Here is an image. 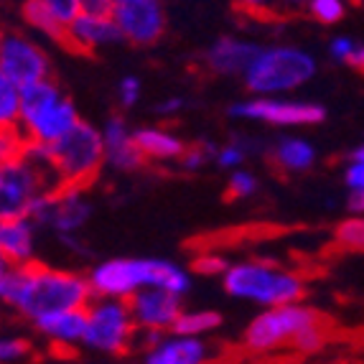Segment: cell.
Returning a JSON list of instances; mask_svg holds the SVG:
<instances>
[{
	"mask_svg": "<svg viewBox=\"0 0 364 364\" xmlns=\"http://www.w3.org/2000/svg\"><path fill=\"white\" fill-rule=\"evenodd\" d=\"M87 278L95 298L130 301L143 288H164L183 298L191 291V270L164 257H109L92 267Z\"/></svg>",
	"mask_w": 364,
	"mask_h": 364,
	"instance_id": "1",
	"label": "cell"
},
{
	"mask_svg": "<svg viewBox=\"0 0 364 364\" xmlns=\"http://www.w3.org/2000/svg\"><path fill=\"white\" fill-rule=\"evenodd\" d=\"M92 298L95 296H92L87 275L31 262V265H21V286L13 309L31 321H36L41 316L56 314V311L87 309Z\"/></svg>",
	"mask_w": 364,
	"mask_h": 364,
	"instance_id": "2",
	"label": "cell"
},
{
	"mask_svg": "<svg viewBox=\"0 0 364 364\" xmlns=\"http://www.w3.org/2000/svg\"><path fill=\"white\" fill-rule=\"evenodd\" d=\"M222 286L237 301H247L262 309L301 304L306 296V280L301 275L267 260L230 262L227 273L222 275Z\"/></svg>",
	"mask_w": 364,
	"mask_h": 364,
	"instance_id": "3",
	"label": "cell"
},
{
	"mask_svg": "<svg viewBox=\"0 0 364 364\" xmlns=\"http://www.w3.org/2000/svg\"><path fill=\"white\" fill-rule=\"evenodd\" d=\"M316 56L298 46H260L242 82L252 97H288L316 77Z\"/></svg>",
	"mask_w": 364,
	"mask_h": 364,
	"instance_id": "4",
	"label": "cell"
},
{
	"mask_svg": "<svg viewBox=\"0 0 364 364\" xmlns=\"http://www.w3.org/2000/svg\"><path fill=\"white\" fill-rule=\"evenodd\" d=\"M82 120L69 97L59 90L54 79H41L21 87V133L28 143L51 146L61 140Z\"/></svg>",
	"mask_w": 364,
	"mask_h": 364,
	"instance_id": "5",
	"label": "cell"
},
{
	"mask_svg": "<svg viewBox=\"0 0 364 364\" xmlns=\"http://www.w3.org/2000/svg\"><path fill=\"white\" fill-rule=\"evenodd\" d=\"M46 166L59 186L85 188L105 166L102 128L79 120L61 140L46 146Z\"/></svg>",
	"mask_w": 364,
	"mask_h": 364,
	"instance_id": "6",
	"label": "cell"
},
{
	"mask_svg": "<svg viewBox=\"0 0 364 364\" xmlns=\"http://www.w3.org/2000/svg\"><path fill=\"white\" fill-rule=\"evenodd\" d=\"M318 323H323L318 311L304 304L262 309L242 331V346L252 354L278 352L288 344L293 346L298 336L306 334L309 328L318 326Z\"/></svg>",
	"mask_w": 364,
	"mask_h": 364,
	"instance_id": "7",
	"label": "cell"
},
{
	"mask_svg": "<svg viewBox=\"0 0 364 364\" xmlns=\"http://www.w3.org/2000/svg\"><path fill=\"white\" fill-rule=\"evenodd\" d=\"M54 186H59V181L49 166L38 164L26 151L16 158L0 161V222L28 217L33 201Z\"/></svg>",
	"mask_w": 364,
	"mask_h": 364,
	"instance_id": "8",
	"label": "cell"
},
{
	"mask_svg": "<svg viewBox=\"0 0 364 364\" xmlns=\"http://www.w3.org/2000/svg\"><path fill=\"white\" fill-rule=\"evenodd\" d=\"M138 334L133 311L120 298H92L87 306V328L82 344L100 354L128 352Z\"/></svg>",
	"mask_w": 364,
	"mask_h": 364,
	"instance_id": "9",
	"label": "cell"
},
{
	"mask_svg": "<svg viewBox=\"0 0 364 364\" xmlns=\"http://www.w3.org/2000/svg\"><path fill=\"white\" fill-rule=\"evenodd\" d=\"M230 117L262 122L273 128H311L326 120V109L318 102L291 97H250L230 105Z\"/></svg>",
	"mask_w": 364,
	"mask_h": 364,
	"instance_id": "10",
	"label": "cell"
},
{
	"mask_svg": "<svg viewBox=\"0 0 364 364\" xmlns=\"http://www.w3.org/2000/svg\"><path fill=\"white\" fill-rule=\"evenodd\" d=\"M92 201L85 196L82 186H54L43 191L28 212L36 227H49L56 235H79L92 219Z\"/></svg>",
	"mask_w": 364,
	"mask_h": 364,
	"instance_id": "11",
	"label": "cell"
},
{
	"mask_svg": "<svg viewBox=\"0 0 364 364\" xmlns=\"http://www.w3.org/2000/svg\"><path fill=\"white\" fill-rule=\"evenodd\" d=\"M0 72L18 87L51 77V61L43 46L23 33H6L0 43Z\"/></svg>",
	"mask_w": 364,
	"mask_h": 364,
	"instance_id": "12",
	"label": "cell"
},
{
	"mask_svg": "<svg viewBox=\"0 0 364 364\" xmlns=\"http://www.w3.org/2000/svg\"><path fill=\"white\" fill-rule=\"evenodd\" d=\"M112 18L120 28L122 41L138 43V46H151L166 31L164 0H138L128 6H115Z\"/></svg>",
	"mask_w": 364,
	"mask_h": 364,
	"instance_id": "13",
	"label": "cell"
},
{
	"mask_svg": "<svg viewBox=\"0 0 364 364\" xmlns=\"http://www.w3.org/2000/svg\"><path fill=\"white\" fill-rule=\"evenodd\" d=\"M128 304L138 331H156V334L171 331L183 311L181 296L164 291V288H143Z\"/></svg>",
	"mask_w": 364,
	"mask_h": 364,
	"instance_id": "14",
	"label": "cell"
},
{
	"mask_svg": "<svg viewBox=\"0 0 364 364\" xmlns=\"http://www.w3.org/2000/svg\"><path fill=\"white\" fill-rule=\"evenodd\" d=\"M120 41L122 33L112 16L79 13L77 18L67 26V33H64V43L72 46L74 51H82V54H95V51L117 46Z\"/></svg>",
	"mask_w": 364,
	"mask_h": 364,
	"instance_id": "15",
	"label": "cell"
},
{
	"mask_svg": "<svg viewBox=\"0 0 364 364\" xmlns=\"http://www.w3.org/2000/svg\"><path fill=\"white\" fill-rule=\"evenodd\" d=\"M260 46L240 36H219L204 54V64L217 77H245Z\"/></svg>",
	"mask_w": 364,
	"mask_h": 364,
	"instance_id": "16",
	"label": "cell"
},
{
	"mask_svg": "<svg viewBox=\"0 0 364 364\" xmlns=\"http://www.w3.org/2000/svg\"><path fill=\"white\" fill-rule=\"evenodd\" d=\"M102 143H105V166L120 173L138 171L146 164V158L135 143V133L128 128L122 117H109L102 125Z\"/></svg>",
	"mask_w": 364,
	"mask_h": 364,
	"instance_id": "17",
	"label": "cell"
},
{
	"mask_svg": "<svg viewBox=\"0 0 364 364\" xmlns=\"http://www.w3.org/2000/svg\"><path fill=\"white\" fill-rule=\"evenodd\" d=\"M212 362V346L207 339L196 336L171 334L161 336L153 346H148L143 364H209Z\"/></svg>",
	"mask_w": 364,
	"mask_h": 364,
	"instance_id": "18",
	"label": "cell"
},
{
	"mask_svg": "<svg viewBox=\"0 0 364 364\" xmlns=\"http://www.w3.org/2000/svg\"><path fill=\"white\" fill-rule=\"evenodd\" d=\"M36 230L38 227L28 217L0 222V255L8 265L36 262Z\"/></svg>",
	"mask_w": 364,
	"mask_h": 364,
	"instance_id": "19",
	"label": "cell"
},
{
	"mask_svg": "<svg viewBox=\"0 0 364 364\" xmlns=\"http://www.w3.org/2000/svg\"><path fill=\"white\" fill-rule=\"evenodd\" d=\"M36 331L51 341V344H82L87 328V309H69L46 314L33 321Z\"/></svg>",
	"mask_w": 364,
	"mask_h": 364,
	"instance_id": "20",
	"label": "cell"
},
{
	"mask_svg": "<svg viewBox=\"0 0 364 364\" xmlns=\"http://www.w3.org/2000/svg\"><path fill=\"white\" fill-rule=\"evenodd\" d=\"M135 143L146 161H158V164H171V161H181L186 143L178 138L173 130L161 128V125H143L133 130Z\"/></svg>",
	"mask_w": 364,
	"mask_h": 364,
	"instance_id": "21",
	"label": "cell"
},
{
	"mask_svg": "<svg viewBox=\"0 0 364 364\" xmlns=\"http://www.w3.org/2000/svg\"><path fill=\"white\" fill-rule=\"evenodd\" d=\"M273 164L286 173H304V171L314 168V143L309 138H301V135H283L273 146Z\"/></svg>",
	"mask_w": 364,
	"mask_h": 364,
	"instance_id": "22",
	"label": "cell"
},
{
	"mask_svg": "<svg viewBox=\"0 0 364 364\" xmlns=\"http://www.w3.org/2000/svg\"><path fill=\"white\" fill-rule=\"evenodd\" d=\"M222 326V314L214 309H191L181 311V316L176 318L171 334L181 336H196V339H207L209 334H214Z\"/></svg>",
	"mask_w": 364,
	"mask_h": 364,
	"instance_id": "23",
	"label": "cell"
},
{
	"mask_svg": "<svg viewBox=\"0 0 364 364\" xmlns=\"http://www.w3.org/2000/svg\"><path fill=\"white\" fill-rule=\"evenodd\" d=\"M23 21L36 31L38 36H46L51 41L64 43V33H67V26L56 18L49 8L43 6L41 0H26L23 3Z\"/></svg>",
	"mask_w": 364,
	"mask_h": 364,
	"instance_id": "24",
	"label": "cell"
},
{
	"mask_svg": "<svg viewBox=\"0 0 364 364\" xmlns=\"http://www.w3.org/2000/svg\"><path fill=\"white\" fill-rule=\"evenodd\" d=\"M21 125V87L0 72V130H16Z\"/></svg>",
	"mask_w": 364,
	"mask_h": 364,
	"instance_id": "25",
	"label": "cell"
},
{
	"mask_svg": "<svg viewBox=\"0 0 364 364\" xmlns=\"http://www.w3.org/2000/svg\"><path fill=\"white\" fill-rule=\"evenodd\" d=\"M334 242L346 252H364V217L349 214L334 230Z\"/></svg>",
	"mask_w": 364,
	"mask_h": 364,
	"instance_id": "26",
	"label": "cell"
},
{
	"mask_svg": "<svg viewBox=\"0 0 364 364\" xmlns=\"http://www.w3.org/2000/svg\"><path fill=\"white\" fill-rule=\"evenodd\" d=\"M252 151H255V146L247 143L245 138H232L230 143H225V146H217L214 164L225 171L245 168V164H247V158L252 156Z\"/></svg>",
	"mask_w": 364,
	"mask_h": 364,
	"instance_id": "27",
	"label": "cell"
},
{
	"mask_svg": "<svg viewBox=\"0 0 364 364\" xmlns=\"http://www.w3.org/2000/svg\"><path fill=\"white\" fill-rule=\"evenodd\" d=\"M257 188H260V181L252 171L247 168H237L230 173L227 178V196L235 201H245V199H252L257 194Z\"/></svg>",
	"mask_w": 364,
	"mask_h": 364,
	"instance_id": "28",
	"label": "cell"
},
{
	"mask_svg": "<svg viewBox=\"0 0 364 364\" xmlns=\"http://www.w3.org/2000/svg\"><path fill=\"white\" fill-rule=\"evenodd\" d=\"M306 11L318 23L334 26L346 16V0H306Z\"/></svg>",
	"mask_w": 364,
	"mask_h": 364,
	"instance_id": "29",
	"label": "cell"
},
{
	"mask_svg": "<svg viewBox=\"0 0 364 364\" xmlns=\"http://www.w3.org/2000/svg\"><path fill=\"white\" fill-rule=\"evenodd\" d=\"M214 156H217V146L209 143V140H204V143L186 146V151H183L178 166H181L183 171H199L207 164H214Z\"/></svg>",
	"mask_w": 364,
	"mask_h": 364,
	"instance_id": "30",
	"label": "cell"
},
{
	"mask_svg": "<svg viewBox=\"0 0 364 364\" xmlns=\"http://www.w3.org/2000/svg\"><path fill=\"white\" fill-rule=\"evenodd\" d=\"M230 267V260L219 252H201V255L194 257L191 262V273L196 275H207V278H222Z\"/></svg>",
	"mask_w": 364,
	"mask_h": 364,
	"instance_id": "31",
	"label": "cell"
},
{
	"mask_svg": "<svg viewBox=\"0 0 364 364\" xmlns=\"http://www.w3.org/2000/svg\"><path fill=\"white\" fill-rule=\"evenodd\" d=\"M31 354V344L23 336H0V364H18Z\"/></svg>",
	"mask_w": 364,
	"mask_h": 364,
	"instance_id": "32",
	"label": "cell"
},
{
	"mask_svg": "<svg viewBox=\"0 0 364 364\" xmlns=\"http://www.w3.org/2000/svg\"><path fill=\"white\" fill-rule=\"evenodd\" d=\"M21 286V265H0V304L13 306Z\"/></svg>",
	"mask_w": 364,
	"mask_h": 364,
	"instance_id": "33",
	"label": "cell"
},
{
	"mask_svg": "<svg viewBox=\"0 0 364 364\" xmlns=\"http://www.w3.org/2000/svg\"><path fill=\"white\" fill-rule=\"evenodd\" d=\"M28 140L21 133V128L16 130H0V161H8V158H16L26 151Z\"/></svg>",
	"mask_w": 364,
	"mask_h": 364,
	"instance_id": "34",
	"label": "cell"
},
{
	"mask_svg": "<svg viewBox=\"0 0 364 364\" xmlns=\"http://www.w3.org/2000/svg\"><path fill=\"white\" fill-rule=\"evenodd\" d=\"M140 95H143V82H140V77H135V74H125V77L117 82V102H120L122 107H133L140 100Z\"/></svg>",
	"mask_w": 364,
	"mask_h": 364,
	"instance_id": "35",
	"label": "cell"
},
{
	"mask_svg": "<svg viewBox=\"0 0 364 364\" xmlns=\"http://www.w3.org/2000/svg\"><path fill=\"white\" fill-rule=\"evenodd\" d=\"M242 8L247 11H255V13H262V11H301L306 8V0H237Z\"/></svg>",
	"mask_w": 364,
	"mask_h": 364,
	"instance_id": "36",
	"label": "cell"
},
{
	"mask_svg": "<svg viewBox=\"0 0 364 364\" xmlns=\"http://www.w3.org/2000/svg\"><path fill=\"white\" fill-rule=\"evenodd\" d=\"M323 344H326V328H323V323H318V326L309 328L306 334L298 336L293 349L304 354H314V352H318V349H323Z\"/></svg>",
	"mask_w": 364,
	"mask_h": 364,
	"instance_id": "37",
	"label": "cell"
},
{
	"mask_svg": "<svg viewBox=\"0 0 364 364\" xmlns=\"http://www.w3.org/2000/svg\"><path fill=\"white\" fill-rule=\"evenodd\" d=\"M41 3L49 8L64 26H69L79 13H82L79 11V0H41Z\"/></svg>",
	"mask_w": 364,
	"mask_h": 364,
	"instance_id": "38",
	"label": "cell"
},
{
	"mask_svg": "<svg viewBox=\"0 0 364 364\" xmlns=\"http://www.w3.org/2000/svg\"><path fill=\"white\" fill-rule=\"evenodd\" d=\"M354 49H357V41L349 36H336L328 41V56H331L336 64H346Z\"/></svg>",
	"mask_w": 364,
	"mask_h": 364,
	"instance_id": "39",
	"label": "cell"
},
{
	"mask_svg": "<svg viewBox=\"0 0 364 364\" xmlns=\"http://www.w3.org/2000/svg\"><path fill=\"white\" fill-rule=\"evenodd\" d=\"M344 183L349 191H364V161H349L344 171Z\"/></svg>",
	"mask_w": 364,
	"mask_h": 364,
	"instance_id": "40",
	"label": "cell"
},
{
	"mask_svg": "<svg viewBox=\"0 0 364 364\" xmlns=\"http://www.w3.org/2000/svg\"><path fill=\"white\" fill-rule=\"evenodd\" d=\"M79 11L87 16H112L115 3L112 0H79Z\"/></svg>",
	"mask_w": 364,
	"mask_h": 364,
	"instance_id": "41",
	"label": "cell"
},
{
	"mask_svg": "<svg viewBox=\"0 0 364 364\" xmlns=\"http://www.w3.org/2000/svg\"><path fill=\"white\" fill-rule=\"evenodd\" d=\"M183 107H186V100H183V97H168L166 102L158 105V115L173 117V115H178Z\"/></svg>",
	"mask_w": 364,
	"mask_h": 364,
	"instance_id": "42",
	"label": "cell"
},
{
	"mask_svg": "<svg viewBox=\"0 0 364 364\" xmlns=\"http://www.w3.org/2000/svg\"><path fill=\"white\" fill-rule=\"evenodd\" d=\"M346 207H349V214H362L364 217V191H349Z\"/></svg>",
	"mask_w": 364,
	"mask_h": 364,
	"instance_id": "43",
	"label": "cell"
},
{
	"mask_svg": "<svg viewBox=\"0 0 364 364\" xmlns=\"http://www.w3.org/2000/svg\"><path fill=\"white\" fill-rule=\"evenodd\" d=\"M346 67L357 69L359 74H364V43H357V49L352 51L349 61H346Z\"/></svg>",
	"mask_w": 364,
	"mask_h": 364,
	"instance_id": "44",
	"label": "cell"
},
{
	"mask_svg": "<svg viewBox=\"0 0 364 364\" xmlns=\"http://www.w3.org/2000/svg\"><path fill=\"white\" fill-rule=\"evenodd\" d=\"M349 161H364V140L354 148L352 153H349Z\"/></svg>",
	"mask_w": 364,
	"mask_h": 364,
	"instance_id": "45",
	"label": "cell"
},
{
	"mask_svg": "<svg viewBox=\"0 0 364 364\" xmlns=\"http://www.w3.org/2000/svg\"><path fill=\"white\" fill-rule=\"evenodd\" d=\"M115 6H128V3H138V0H112Z\"/></svg>",
	"mask_w": 364,
	"mask_h": 364,
	"instance_id": "46",
	"label": "cell"
},
{
	"mask_svg": "<svg viewBox=\"0 0 364 364\" xmlns=\"http://www.w3.org/2000/svg\"><path fill=\"white\" fill-rule=\"evenodd\" d=\"M3 36H6V33H3V31H0V43H3Z\"/></svg>",
	"mask_w": 364,
	"mask_h": 364,
	"instance_id": "47",
	"label": "cell"
},
{
	"mask_svg": "<svg viewBox=\"0 0 364 364\" xmlns=\"http://www.w3.org/2000/svg\"><path fill=\"white\" fill-rule=\"evenodd\" d=\"M0 265H6V260H3V255H0Z\"/></svg>",
	"mask_w": 364,
	"mask_h": 364,
	"instance_id": "48",
	"label": "cell"
}]
</instances>
